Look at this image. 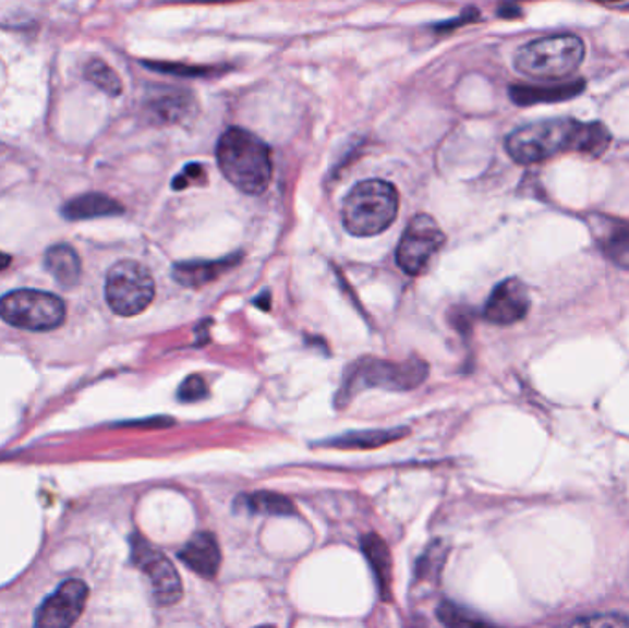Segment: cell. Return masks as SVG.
<instances>
[{"instance_id":"83f0119b","label":"cell","mask_w":629,"mask_h":628,"mask_svg":"<svg viewBox=\"0 0 629 628\" xmlns=\"http://www.w3.org/2000/svg\"><path fill=\"white\" fill-rule=\"evenodd\" d=\"M205 178V168L201 167V165H189V167L184 168L183 172L177 176L176 181H173V189H186V186L190 184V181H192V183H197L199 179Z\"/></svg>"},{"instance_id":"52a82bcc","label":"cell","mask_w":629,"mask_h":628,"mask_svg":"<svg viewBox=\"0 0 629 628\" xmlns=\"http://www.w3.org/2000/svg\"><path fill=\"white\" fill-rule=\"evenodd\" d=\"M107 304L122 317H133L154 303L155 280L146 267L135 261L117 262L107 273Z\"/></svg>"},{"instance_id":"7a4b0ae2","label":"cell","mask_w":629,"mask_h":628,"mask_svg":"<svg viewBox=\"0 0 629 628\" xmlns=\"http://www.w3.org/2000/svg\"><path fill=\"white\" fill-rule=\"evenodd\" d=\"M216 157L227 181L243 194L259 196L271 183V149L251 131L229 128L219 138Z\"/></svg>"},{"instance_id":"6da1fadb","label":"cell","mask_w":629,"mask_h":628,"mask_svg":"<svg viewBox=\"0 0 629 628\" xmlns=\"http://www.w3.org/2000/svg\"><path fill=\"white\" fill-rule=\"evenodd\" d=\"M612 144V133L601 122L551 119L527 124L506 138V152L519 165H534L565 152L601 157Z\"/></svg>"},{"instance_id":"9c48e42d","label":"cell","mask_w":629,"mask_h":628,"mask_svg":"<svg viewBox=\"0 0 629 628\" xmlns=\"http://www.w3.org/2000/svg\"><path fill=\"white\" fill-rule=\"evenodd\" d=\"M133 563L152 584L155 603L160 606L176 605L183 597V582L173 568V564L165 557V553L146 542L142 536H133Z\"/></svg>"},{"instance_id":"8fae6325","label":"cell","mask_w":629,"mask_h":628,"mask_svg":"<svg viewBox=\"0 0 629 628\" xmlns=\"http://www.w3.org/2000/svg\"><path fill=\"white\" fill-rule=\"evenodd\" d=\"M530 310L527 286L519 279H506L489 295L484 306V317L494 325H513L524 319Z\"/></svg>"},{"instance_id":"603a6c76","label":"cell","mask_w":629,"mask_h":628,"mask_svg":"<svg viewBox=\"0 0 629 628\" xmlns=\"http://www.w3.org/2000/svg\"><path fill=\"white\" fill-rule=\"evenodd\" d=\"M85 77L90 84H95L98 89L106 95L118 96L122 93V82L117 72L107 65L106 61L93 60L85 67Z\"/></svg>"},{"instance_id":"d6986e66","label":"cell","mask_w":629,"mask_h":628,"mask_svg":"<svg viewBox=\"0 0 629 628\" xmlns=\"http://www.w3.org/2000/svg\"><path fill=\"white\" fill-rule=\"evenodd\" d=\"M582 80L571 84L554 85V87H527V85H513L510 89V98L518 106H535V104H553V101L569 100L582 93Z\"/></svg>"},{"instance_id":"ffe728a7","label":"cell","mask_w":629,"mask_h":628,"mask_svg":"<svg viewBox=\"0 0 629 628\" xmlns=\"http://www.w3.org/2000/svg\"><path fill=\"white\" fill-rule=\"evenodd\" d=\"M194 98L181 93V90H168L166 95L160 96L157 100L152 101V117L162 124H173V122H183L192 109H194Z\"/></svg>"},{"instance_id":"e0dca14e","label":"cell","mask_w":629,"mask_h":628,"mask_svg":"<svg viewBox=\"0 0 629 628\" xmlns=\"http://www.w3.org/2000/svg\"><path fill=\"white\" fill-rule=\"evenodd\" d=\"M407 427H390V430H366V432L342 433L336 439L318 443L320 446L337 448V450H374L379 446L395 443L406 437Z\"/></svg>"},{"instance_id":"ba28073f","label":"cell","mask_w":629,"mask_h":628,"mask_svg":"<svg viewBox=\"0 0 629 628\" xmlns=\"http://www.w3.org/2000/svg\"><path fill=\"white\" fill-rule=\"evenodd\" d=\"M444 243H446V234L436 224L435 218H431L430 214H418L407 226L406 234L401 238L398 251H396L398 266L407 275L416 277L424 271L431 258L440 251Z\"/></svg>"},{"instance_id":"277c9868","label":"cell","mask_w":629,"mask_h":628,"mask_svg":"<svg viewBox=\"0 0 629 628\" xmlns=\"http://www.w3.org/2000/svg\"><path fill=\"white\" fill-rule=\"evenodd\" d=\"M585 45L572 34L540 37L519 48L513 67L524 76L540 82H556L571 76L582 65Z\"/></svg>"},{"instance_id":"4fadbf2b","label":"cell","mask_w":629,"mask_h":628,"mask_svg":"<svg viewBox=\"0 0 629 628\" xmlns=\"http://www.w3.org/2000/svg\"><path fill=\"white\" fill-rule=\"evenodd\" d=\"M179 558L203 579H214L221 566V550L213 533H197L179 552Z\"/></svg>"},{"instance_id":"7c38bea8","label":"cell","mask_w":629,"mask_h":628,"mask_svg":"<svg viewBox=\"0 0 629 628\" xmlns=\"http://www.w3.org/2000/svg\"><path fill=\"white\" fill-rule=\"evenodd\" d=\"M594 242L598 243L607 261L615 266L629 269V221L609 218V216H591L589 220Z\"/></svg>"},{"instance_id":"3957f363","label":"cell","mask_w":629,"mask_h":628,"mask_svg":"<svg viewBox=\"0 0 629 628\" xmlns=\"http://www.w3.org/2000/svg\"><path fill=\"white\" fill-rule=\"evenodd\" d=\"M400 208L395 184L366 179L355 184L342 205V226L352 237H376L392 226Z\"/></svg>"},{"instance_id":"30bf717a","label":"cell","mask_w":629,"mask_h":628,"mask_svg":"<svg viewBox=\"0 0 629 628\" xmlns=\"http://www.w3.org/2000/svg\"><path fill=\"white\" fill-rule=\"evenodd\" d=\"M88 588L83 581H65L39 606L36 628H72L87 603Z\"/></svg>"},{"instance_id":"4316f807","label":"cell","mask_w":629,"mask_h":628,"mask_svg":"<svg viewBox=\"0 0 629 628\" xmlns=\"http://www.w3.org/2000/svg\"><path fill=\"white\" fill-rule=\"evenodd\" d=\"M144 65L149 67V69H155V71L170 72V74H176V76H208L214 69H199V67L183 65H168V63H144Z\"/></svg>"},{"instance_id":"2e32d148","label":"cell","mask_w":629,"mask_h":628,"mask_svg":"<svg viewBox=\"0 0 629 628\" xmlns=\"http://www.w3.org/2000/svg\"><path fill=\"white\" fill-rule=\"evenodd\" d=\"M45 267L61 288L71 290L82 279V261L69 243L52 245L45 255Z\"/></svg>"},{"instance_id":"cb8c5ba5","label":"cell","mask_w":629,"mask_h":628,"mask_svg":"<svg viewBox=\"0 0 629 628\" xmlns=\"http://www.w3.org/2000/svg\"><path fill=\"white\" fill-rule=\"evenodd\" d=\"M447 547L440 540H435L433 544L427 547L424 557L420 558L416 566L418 581H436L440 576L441 566L446 563Z\"/></svg>"},{"instance_id":"d4e9b609","label":"cell","mask_w":629,"mask_h":628,"mask_svg":"<svg viewBox=\"0 0 629 628\" xmlns=\"http://www.w3.org/2000/svg\"><path fill=\"white\" fill-rule=\"evenodd\" d=\"M208 386H206L205 378L199 376V374H192L189 378L184 379L181 387H179V392L177 397L181 402L192 403L199 402V400H205L208 397Z\"/></svg>"},{"instance_id":"9a60e30c","label":"cell","mask_w":629,"mask_h":628,"mask_svg":"<svg viewBox=\"0 0 629 628\" xmlns=\"http://www.w3.org/2000/svg\"><path fill=\"white\" fill-rule=\"evenodd\" d=\"M361 547L365 553L366 560L371 564L372 573L376 577L377 590L383 601L392 599V555L388 545L383 542L379 534H366L361 540Z\"/></svg>"},{"instance_id":"f546056e","label":"cell","mask_w":629,"mask_h":628,"mask_svg":"<svg viewBox=\"0 0 629 628\" xmlns=\"http://www.w3.org/2000/svg\"><path fill=\"white\" fill-rule=\"evenodd\" d=\"M258 628H275V627H273V625H262V627Z\"/></svg>"},{"instance_id":"5bb4252c","label":"cell","mask_w":629,"mask_h":628,"mask_svg":"<svg viewBox=\"0 0 629 628\" xmlns=\"http://www.w3.org/2000/svg\"><path fill=\"white\" fill-rule=\"evenodd\" d=\"M240 258L242 255L235 253V255L227 256L221 261L181 262L173 267V279L186 288H201V286L208 285V282L221 277L225 271L238 266Z\"/></svg>"},{"instance_id":"484cf974","label":"cell","mask_w":629,"mask_h":628,"mask_svg":"<svg viewBox=\"0 0 629 628\" xmlns=\"http://www.w3.org/2000/svg\"><path fill=\"white\" fill-rule=\"evenodd\" d=\"M567 628H629V621L618 614H598L578 619Z\"/></svg>"},{"instance_id":"f1b7e54d","label":"cell","mask_w":629,"mask_h":628,"mask_svg":"<svg viewBox=\"0 0 629 628\" xmlns=\"http://www.w3.org/2000/svg\"><path fill=\"white\" fill-rule=\"evenodd\" d=\"M8 264H10V256L4 255V253L0 251V271H2V269H4V267H7Z\"/></svg>"},{"instance_id":"ac0fdd59","label":"cell","mask_w":629,"mask_h":628,"mask_svg":"<svg viewBox=\"0 0 629 628\" xmlns=\"http://www.w3.org/2000/svg\"><path fill=\"white\" fill-rule=\"evenodd\" d=\"M122 213H124V207L120 203L100 192H90V194L74 197L63 207V216L66 220L74 221L93 220V218L117 216Z\"/></svg>"},{"instance_id":"8992f818","label":"cell","mask_w":629,"mask_h":628,"mask_svg":"<svg viewBox=\"0 0 629 628\" xmlns=\"http://www.w3.org/2000/svg\"><path fill=\"white\" fill-rule=\"evenodd\" d=\"M66 310L63 299L39 290L10 291L0 299V317L8 325L32 333H47L63 325Z\"/></svg>"},{"instance_id":"7402d4cb","label":"cell","mask_w":629,"mask_h":628,"mask_svg":"<svg viewBox=\"0 0 629 628\" xmlns=\"http://www.w3.org/2000/svg\"><path fill=\"white\" fill-rule=\"evenodd\" d=\"M438 619L446 628H500L453 603H441L438 606Z\"/></svg>"},{"instance_id":"5b68a950","label":"cell","mask_w":629,"mask_h":628,"mask_svg":"<svg viewBox=\"0 0 629 628\" xmlns=\"http://www.w3.org/2000/svg\"><path fill=\"white\" fill-rule=\"evenodd\" d=\"M427 365L422 360H409L406 363L382 362V360H361L350 371L342 384L337 408H347L353 395L366 387H382L388 391H409L427 378Z\"/></svg>"},{"instance_id":"44dd1931","label":"cell","mask_w":629,"mask_h":628,"mask_svg":"<svg viewBox=\"0 0 629 628\" xmlns=\"http://www.w3.org/2000/svg\"><path fill=\"white\" fill-rule=\"evenodd\" d=\"M243 510L254 515L293 516L297 515L293 502L277 493H253L238 498Z\"/></svg>"}]
</instances>
